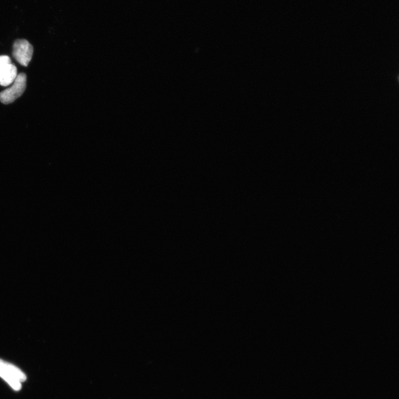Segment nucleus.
Instances as JSON below:
<instances>
[{"label":"nucleus","mask_w":399,"mask_h":399,"mask_svg":"<svg viewBox=\"0 0 399 399\" xmlns=\"http://www.w3.org/2000/svg\"><path fill=\"white\" fill-rule=\"evenodd\" d=\"M27 77L26 74L21 73L17 75L13 85L0 93V101L4 105L16 101L21 97L26 88Z\"/></svg>","instance_id":"obj_1"},{"label":"nucleus","mask_w":399,"mask_h":399,"mask_svg":"<svg viewBox=\"0 0 399 399\" xmlns=\"http://www.w3.org/2000/svg\"><path fill=\"white\" fill-rule=\"evenodd\" d=\"M33 48L26 39H17L13 46V57L22 66L27 67L32 60Z\"/></svg>","instance_id":"obj_2"},{"label":"nucleus","mask_w":399,"mask_h":399,"mask_svg":"<svg viewBox=\"0 0 399 399\" xmlns=\"http://www.w3.org/2000/svg\"><path fill=\"white\" fill-rule=\"evenodd\" d=\"M17 70L15 66L9 63L0 73V85L6 87L13 83L17 76Z\"/></svg>","instance_id":"obj_3"},{"label":"nucleus","mask_w":399,"mask_h":399,"mask_svg":"<svg viewBox=\"0 0 399 399\" xmlns=\"http://www.w3.org/2000/svg\"><path fill=\"white\" fill-rule=\"evenodd\" d=\"M0 368L7 373L19 382H25L27 379L26 374L20 369L14 366L13 364L4 361L0 359Z\"/></svg>","instance_id":"obj_4"},{"label":"nucleus","mask_w":399,"mask_h":399,"mask_svg":"<svg viewBox=\"0 0 399 399\" xmlns=\"http://www.w3.org/2000/svg\"><path fill=\"white\" fill-rule=\"evenodd\" d=\"M0 377L5 381L14 391H19L22 388L21 383L0 368Z\"/></svg>","instance_id":"obj_5"},{"label":"nucleus","mask_w":399,"mask_h":399,"mask_svg":"<svg viewBox=\"0 0 399 399\" xmlns=\"http://www.w3.org/2000/svg\"><path fill=\"white\" fill-rule=\"evenodd\" d=\"M10 58L7 56H0V73L8 64L11 63Z\"/></svg>","instance_id":"obj_6"}]
</instances>
